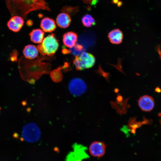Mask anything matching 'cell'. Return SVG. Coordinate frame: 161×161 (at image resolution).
Masks as SVG:
<instances>
[{"mask_svg":"<svg viewBox=\"0 0 161 161\" xmlns=\"http://www.w3.org/2000/svg\"><path fill=\"white\" fill-rule=\"evenodd\" d=\"M108 38L110 42L114 44H119L122 41L123 34L122 31L118 29H113L108 34Z\"/></svg>","mask_w":161,"mask_h":161,"instance_id":"obj_13","label":"cell"},{"mask_svg":"<svg viewBox=\"0 0 161 161\" xmlns=\"http://www.w3.org/2000/svg\"><path fill=\"white\" fill-rule=\"evenodd\" d=\"M106 146L103 142L94 141L90 145L89 150L92 156L100 157L103 156L105 152Z\"/></svg>","mask_w":161,"mask_h":161,"instance_id":"obj_7","label":"cell"},{"mask_svg":"<svg viewBox=\"0 0 161 161\" xmlns=\"http://www.w3.org/2000/svg\"><path fill=\"white\" fill-rule=\"evenodd\" d=\"M138 102L141 109L145 112L151 111L154 106L153 98L148 95H144L140 97L138 100Z\"/></svg>","mask_w":161,"mask_h":161,"instance_id":"obj_9","label":"cell"},{"mask_svg":"<svg viewBox=\"0 0 161 161\" xmlns=\"http://www.w3.org/2000/svg\"><path fill=\"white\" fill-rule=\"evenodd\" d=\"M155 90H156V91H157V92H160L161 91L160 89V88H158V87L156 88V89H155Z\"/></svg>","mask_w":161,"mask_h":161,"instance_id":"obj_24","label":"cell"},{"mask_svg":"<svg viewBox=\"0 0 161 161\" xmlns=\"http://www.w3.org/2000/svg\"><path fill=\"white\" fill-rule=\"evenodd\" d=\"M68 88L70 92L73 95L79 96L86 91L87 87L85 82L81 79L75 78L69 82Z\"/></svg>","mask_w":161,"mask_h":161,"instance_id":"obj_6","label":"cell"},{"mask_svg":"<svg viewBox=\"0 0 161 161\" xmlns=\"http://www.w3.org/2000/svg\"><path fill=\"white\" fill-rule=\"evenodd\" d=\"M119 1V0H112V2L114 4H117Z\"/></svg>","mask_w":161,"mask_h":161,"instance_id":"obj_23","label":"cell"},{"mask_svg":"<svg viewBox=\"0 0 161 161\" xmlns=\"http://www.w3.org/2000/svg\"><path fill=\"white\" fill-rule=\"evenodd\" d=\"M27 24L28 26H31L33 22L31 20H28L27 21Z\"/></svg>","mask_w":161,"mask_h":161,"instance_id":"obj_21","label":"cell"},{"mask_svg":"<svg viewBox=\"0 0 161 161\" xmlns=\"http://www.w3.org/2000/svg\"><path fill=\"white\" fill-rule=\"evenodd\" d=\"M22 136L25 141L33 143L37 142L41 137L40 131L38 126L33 123H30L24 126Z\"/></svg>","mask_w":161,"mask_h":161,"instance_id":"obj_4","label":"cell"},{"mask_svg":"<svg viewBox=\"0 0 161 161\" xmlns=\"http://www.w3.org/2000/svg\"><path fill=\"white\" fill-rule=\"evenodd\" d=\"M50 75L52 80L55 82H58L61 81L62 80V74L59 69L55 70L52 71Z\"/></svg>","mask_w":161,"mask_h":161,"instance_id":"obj_18","label":"cell"},{"mask_svg":"<svg viewBox=\"0 0 161 161\" xmlns=\"http://www.w3.org/2000/svg\"><path fill=\"white\" fill-rule=\"evenodd\" d=\"M23 53L26 58L32 59L38 56V51L36 46L33 45L29 44L24 47Z\"/></svg>","mask_w":161,"mask_h":161,"instance_id":"obj_14","label":"cell"},{"mask_svg":"<svg viewBox=\"0 0 161 161\" xmlns=\"http://www.w3.org/2000/svg\"><path fill=\"white\" fill-rule=\"evenodd\" d=\"M56 21L57 24L59 27L62 28H66L70 25L71 19L69 15L63 12L58 15Z\"/></svg>","mask_w":161,"mask_h":161,"instance_id":"obj_12","label":"cell"},{"mask_svg":"<svg viewBox=\"0 0 161 161\" xmlns=\"http://www.w3.org/2000/svg\"><path fill=\"white\" fill-rule=\"evenodd\" d=\"M61 10L69 15H73L78 11L79 7L66 6L63 7Z\"/></svg>","mask_w":161,"mask_h":161,"instance_id":"obj_17","label":"cell"},{"mask_svg":"<svg viewBox=\"0 0 161 161\" xmlns=\"http://www.w3.org/2000/svg\"><path fill=\"white\" fill-rule=\"evenodd\" d=\"M40 27L43 31L45 32H51L55 30L56 26L53 19L46 17L41 20Z\"/></svg>","mask_w":161,"mask_h":161,"instance_id":"obj_11","label":"cell"},{"mask_svg":"<svg viewBox=\"0 0 161 161\" xmlns=\"http://www.w3.org/2000/svg\"><path fill=\"white\" fill-rule=\"evenodd\" d=\"M24 18L21 16H12L7 21V25L9 29L14 32L19 31L23 26Z\"/></svg>","mask_w":161,"mask_h":161,"instance_id":"obj_8","label":"cell"},{"mask_svg":"<svg viewBox=\"0 0 161 161\" xmlns=\"http://www.w3.org/2000/svg\"><path fill=\"white\" fill-rule=\"evenodd\" d=\"M95 62V58L91 53L83 52L75 58L73 63L77 70H82L92 67Z\"/></svg>","mask_w":161,"mask_h":161,"instance_id":"obj_3","label":"cell"},{"mask_svg":"<svg viewBox=\"0 0 161 161\" xmlns=\"http://www.w3.org/2000/svg\"><path fill=\"white\" fill-rule=\"evenodd\" d=\"M83 2L87 4H95L97 2V0H82Z\"/></svg>","mask_w":161,"mask_h":161,"instance_id":"obj_20","label":"cell"},{"mask_svg":"<svg viewBox=\"0 0 161 161\" xmlns=\"http://www.w3.org/2000/svg\"><path fill=\"white\" fill-rule=\"evenodd\" d=\"M123 3L121 1H119L118 2L117 4V6L118 7H120L122 5Z\"/></svg>","mask_w":161,"mask_h":161,"instance_id":"obj_22","label":"cell"},{"mask_svg":"<svg viewBox=\"0 0 161 161\" xmlns=\"http://www.w3.org/2000/svg\"><path fill=\"white\" fill-rule=\"evenodd\" d=\"M6 4L11 15H18L26 19L28 14L40 10L50 11L44 0H5Z\"/></svg>","mask_w":161,"mask_h":161,"instance_id":"obj_1","label":"cell"},{"mask_svg":"<svg viewBox=\"0 0 161 161\" xmlns=\"http://www.w3.org/2000/svg\"><path fill=\"white\" fill-rule=\"evenodd\" d=\"M17 52L16 51H14L10 55V58L13 61H15L17 59Z\"/></svg>","mask_w":161,"mask_h":161,"instance_id":"obj_19","label":"cell"},{"mask_svg":"<svg viewBox=\"0 0 161 161\" xmlns=\"http://www.w3.org/2000/svg\"><path fill=\"white\" fill-rule=\"evenodd\" d=\"M73 151L67 156L66 161H82L89 157L86 152L87 148L84 146L75 143L72 146Z\"/></svg>","mask_w":161,"mask_h":161,"instance_id":"obj_5","label":"cell"},{"mask_svg":"<svg viewBox=\"0 0 161 161\" xmlns=\"http://www.w3.org/2000/svg\"><path fill=\"white\" fill-rule=\"evenodd\" d=\"M77 34L72 31L68 32L64 34L63 36V41L64 45L69 48L74 46L77 41Z\"/></svg>","mask_w":161,"mask_h":161,"instance_id":"obj_10","label":"cell"},{"mask_svg":"<svg viewBox=\"0 0 161 161\" xmlns=\"http://www.w3.org/2000/svg\"><path fill=\"white\" fill-rule=\"evenodd\" d=\"M82 23L84 27H89L95 24L94 18L90 14L84 15L81 18Z\"/></svg>","mask_w":161,"mask_h":161,"instance_id":"obj_16","label":"cell"},{"mask_svg":"<svg viewBox=\"0 0 161 161\" xmlns=\"http://www.w3.org/2000/svg\"><path fill=\"white\" fill-rule=\"evenodd\" d=\"M58 47V41L55 35L52 34L44 38L41 44L38 46L37 48L41 54L52 56L55 54Z\"/></svg>","mask_w":161,"mask_h":161,"instance_id":"obj_2","label":"cell"},{"mask_svg":"<svg viewBox=\"0 0 161 161\" xmlns=\"http://www.w3.org/2000/svg\"><path fill=\"white\" fill-rule=\"evenodd\" d=\"M44 33V31L38 29H33L30 33V39L35 43H41L43 41Z\"/></svg>","mask_w":161,"mask_h":161,"instance_id":"obj_15","label":"cell"},{"mask_svg":"<svg viewBox=\"0 0 161 161\" xmlns=\"http://www.w3.org/2000/svg\"><path fill=\"white\" fill-rule=\"evenodd\" d=\"M1 109V108L0 107V112Z\"/></svg>","mask_w":161,"mask_h":161,"instance_id":"obj_25","label":"cell"}]
</instances>
